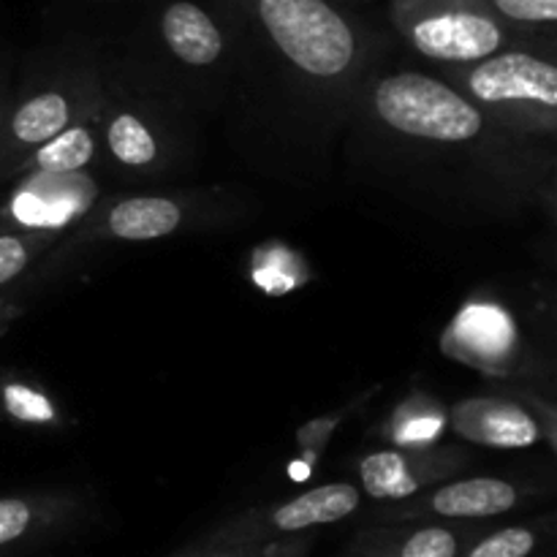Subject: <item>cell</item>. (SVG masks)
<instances>
[{"instance_id":"obj_7","label":"cell","mask_w":557,"mask_h":557,"mask_svg":"<svg viewBox=\"0 0 557 557\" xmlns=\"http://www.w3.org/2000/svg\"><path fill=\"white\" fill-rule=\"evenodd\" d=\"M517 506H520V490L515 484L504 479L476 476L444 484L403 517L433 515L444 520H487V517L506 515Z\"/></svg>"},{"instance_id":"obj_10","label":"cell","mask_w":557,"mask_h":557,"mask_svg":"<svg viewBox=\"0 0 557 557\" xmlns=\"http://www.w3.org/2000/svg\"><path fill=\"white\" fill-rule=\"evenodd\" d=\"M183 223V207L172 199L161 196H134L112 207L107 218L109 234L131 243H145V239H161L177 232Z\"/></svg>"},{"instance_id":"obj_17","label":"cell","mask_w":557,"mask_h":557,"mask_svg":"<svg viewBox=\"0 0 557 557\" xmlns=\"http://www.w3.org/2000/svg\"><path fill=\"white\" fill-rule=\"evenodd\" d=\"M38 511L30 500L0 498V547L16 544L36 528Z\"/></svg>"},{"instance_id":"obj_20","label":"cell","mask_w":557,"mask_h":557,"mask_svg":"<svg viewBox=\"0 0 557 557\" xmlns=\"http://www.w3.org/2000/svg\"><path fill=\"white\" fill-rule=\"evenodd\" d=\"M310 539H294V542H277L267 544V547L253 549L250 557H305L308 555Z\"/></svg>"},{"instance_id":"obj_12","label":"cell","mask_w":557,"mask_h":557,"mask_svg":"<svg viewBox=\"0 0 557 557\" xmlns=\"http://www.w3.org/2000/svg\"><path fill=\"white\" fill-rule=\"evenodd\" d=\"M69 101L60 92H41L16 109L14 120H11V134L22 145H44L63 128H69Z\"/></svg>"},{"instance_id":"obj_9","label":"cell","mask_w":557,"mask_h":557,"mask_svg":"<svg viewBox=\"0 0 557 557\" xmlns=\"http://www.w3.org/2000/svg\"><path fill=\"white\" fill-rule=\"evenodd\" d=\"M359 476L364 493L373 500H406L417 495L430 479L438 476V471H430L428 466L403 451L386 449L364 457L359 462Z\"/></svg>"},{"instance_id":"obj_13","label":"cell","mask_w":557,"mask_h":557,"mask_svg":"<svg viewBox=\"0 0 557 557\" xmlns=\"http://www.w3.org/2000/svg\"><path fill=\"white\" fill-rule=\"evenodd\" d=\"M92 152H96V141H92L90 131L74 125V128H63L58 136L44 141L33 163L44 172L69 174L76 172V169H85L90 163Z\"/></svg>"},{"instance_id":"obj_4","label":"cell","mask_w":557,"mask_h":557,"mask_svg":"<svg viewBox=\"0 0 557 557\" xmlns=\"http://www.w3.org/2000/svg\"><path fill=\"white\" fill-rule=\"evenodd\" d=\"M466 90L490 109H511L553 125L557 109V69L528 52H495L476 60L462 76Z\"/></svg>"},{"instance_id":"obj_16","label":"cell","mask_w":557,"mask_h":557,"mask_svg":"<svg viewBox=\"0 0 557 557\" xmlns=\"http://www.w3.org/2000/svg\"><path fill=\"white\" fill-rule=\"evenodd\" d=\"M3 403H5V411H9L14 419H22V422L44 424L54 419L52 403H49L41 392L30 389V386L9 384L3 389Z\"/></svg>"},{"instance_id":"obj_5","label":"cell","mask_w":557,"mask_h":557,"mask_svg":"<svg viewBox=\"0 0 557 557\" xmlns=\"http://www.w3.org/2000/svg\"><path fill=\"white\" fill-rule=\"evenodd\" d=\"M359 504H362V493L354 484H324L275 506L267 515L237 522L223 531L218 542L226 547H256V542H264L270 536H292V533H305L310 528L346 520L359 509Z\"/></svg>"},{"instance_id":"obj_21","label":"cell","mask_w":557,"mask_h":557,"mask_svg":"<svg viewBox=\"0 0 557 557\" xmlns=\"http://www.w3.org/2000/svg\"><path fill=\"white\" fill-rule=\"evenodd\" d=\"M253 549L256 547H226V544H223V547L210 549V553L194 555V557H250L253 555Z\"/></svg>"},{"instance_id":"obj_15","label":"cell","mask_w":557,"mask_h":557,"mask_svg":"<svg viewBox=\"0 0 557 557\" xmlns=\"http://www.w3.org/2000/svg\"><path fill=\"white\" fill-rule=\"evenodd\" d=\"M536 547L539 531L528 525H511L479 539L462 557H531Z\"/></svg>"},{"instance_id":"obj_11","label":"cell","mask_w":557,"mask_h":557,"mask_svg":"<svg viewBox=\"0 0 557 557\" xmlns=\"http://www.w3.org/2000/svg\"><path fill=\"white\" fill-rule=\"evenodd\" d=\"M462 536L449 525H422L395 539H364L351 557H460Z\"/></svg>"},{"instance_id":"obj_1","label":"cell","mask_w":557,"mask_h":557,"mask_svg":"<svg viewBox=\"0 0 557 557\" xmlns=\"http://www.w3.org/2000/svg\"><path fill=\"white\" fill-rule=\"evenodd\" d=\"M256 11L275 47L305 74L332 79L357 58L351 25L326 0H259Z\"/></svg>"},{"instance_id":"obj_14","label":"cell","mask_w":557,"mask_h":557,"mask_svg":"<svg viewBox=\"0 0 557 557\" xmlns=\"http://www.w3.org/2000/svg\"><path fill=\"white\" fill-rule=\"evenodd\" d=\"M109 150L114 152L120 163L125 166H147L156 161L158 145L152 139L150 128L134 114H120L109 125Z\"/></svg>"},{"instance_id":"obj_3","label":"cell","mask_w":557,"mask_h":557,"mask_svg":"<svg viewBox=\"0 0 557 557\" xmlns=\"http://www.w3.org/2000/svg\"><path fill=\"white\" fill-rule=\"evenodd\" d=\"M397 25L417 52L438 63H476L504 47V27L484 0H403Z\"/></svg>"},{"instance_id":"obj_19","label":"cell","mask_w":557,"mask_h":557,"mask_svg":"<svg viewBox=\"0 0 557 557\" xmlns=\"http://www.w3.org/2000/svg\"><path fill=\"white\" fill-rule=\"evenodd\" d=\"M500 16L522 25H553L557 20V0H487Z\"/></svg>"},{"instance_id":"obj_8","label":"cell","mask_w":557,"mask_h":557,"mask_svg":"<svg viewBox=\"0 0 557 557\" xmlns=\"http://www.w3.org/2000/svg\"><path fill=\"white\" fill-rule=\"evenodd\" d=\"M161 33L166 47L188 65H210L223 52V36L212 16L188 0L172 3L163 11Z\"/></svg>"},{"instance_id":"obj_18","label":"cell","mask_w":557,"mask_h":557,"mask_svg":"<svg viewBox=\"0 0 557 557\" xmlns=\"http://www.w3.org/2000/svg\"><path fill=\"white\" fill-rule=\"evenodd\" d=\"M41 248V239L20 237V234H0V286L14 281L27 264L33 253Z\"/></svg>"},{"instance_id":"obj_6","label":"cell","mask_w":557,"mask_h":557,"mask_svg":"<svg viewBox=\"0 0 557 557\" xmlns=\"http://www.w3.org/2000/svg\"><path fill=\"white\" fill-rule=\"evenodd\" d=\"M451 428L471 444L490 449H525L542 441V428L525 408L495 397L457 403L451 411Z\"/></svg>"},{"instance_id":"obj_2","label":"cell","mask_w":557,"mask_h":557,"mask_svg":"<svg viewBox=\"0 0 557 557\" xmlns=\"http://www.w3.org/2000/svg\"><path fill=\"white\" fill-rule=\"evenodd\" d=\"M375 112L389 128L430 141H471L484 125L471 98L417 71L381 79L375 87Z\"/></svg>"}]
</instances>
